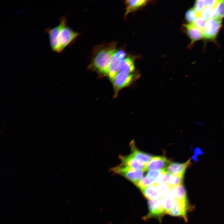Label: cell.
<instances>
[{
  "instance_id": "obj_1",
  "label": "cell",
  "mask_w": 224,
  "mask_h": 224,
  "mask_svg": "<svg viewBox=\"0 0 224 224\" xmlns=\"http://www.w3.org/2000/svg\"><path fill=\"white\" fill-rule=\"evenodd\" d=\"M116 44L114 42L99 47L93 57V67L100 73L107 74L110 63L116 51Z\"/></svg>"
},
{
  "instance_id": "obj_2",
  "label": "cell",
  "mask_w": 224,
  "mask_h": 224,
  "mask_svg": "<svg viewBox=\"0 0 224 224\" xmlns=\"http://www.w3.org/2000/svg\"><path fill=\"white\" fill-rule=\"evenodd\" d=\"M115 174L121 175L135 184L142 177L144 171L134 170L130 167L120 164L111 169Z\"/></svg>"
},
{
  "instance_id": "obj_3",
  "label": "cell",
  "mask_w": 224,
  "mask_h": 224,
  "mask_svg": "<svg viewBox=\"0 0 224 224\" xmlns=\"http://www.w3.org/2000/svg\"><path fill=\"white\" fill-rule=\"evenodd\" d=\"M79 34L72 30L70 27H65L59 34L57 40V46L56 52H62L79 35Z\"/></svg>"
},
{
  "instance_id": "obj_4",
  "label": "cell",
  "mask_w": 224,
  "mask_h": 224,
  "mask_svg": "<svg viewBox=\"0 0 224 224\" xmlns=\"http://www.w3.org/2000/svg\"><path fill=\"white\" fill-rule=\"evenodd\" d=\"M163 198H161L156 200H148V213L144 217V220L155 218L161 221L162 217L166 213L163 204Z\"/></svg>"
},
{
  "instance_id": "obj_5",
  "label": "cell",
  "mask_w": 224,
  "mask_h": 224,
  "mask_svg": "<svg viewBox=\"0 0 224 224\" xmlns=\"http://www.w3.org/2000/svg\"><path fill=\"white\" fill-rule=\"evenodd\" d=\"M222 19L215 17L207 21L203 32V38L208 40H214L222 27Z\"/></svg>"
},
{
  "instance_id": "obj_6",
  "label": "cell",
  "mask_w": 224,
  "mask_h": 224,
  "mask_svg": "<svg viewBox=\"0 0 224 224\" xmlns=\"http://www.w3.org/2000/svg\"><path fill=\"white\" fill-rule=\"evenodd\" d=\"M67 20L64 16L60 19V23L57 26L52 28L48 27L45 30V32L48 35L50 47L52 50L56 52L58 36L61 31L66 26Z\"/></svg>"
},
{
  "instance_id": "obj_7",
  "label": "cell",
  "mask_w": 224,
  "mask_h": 224,
  "mask_svg": "<svg viewBox=\"0 0 224 224\" xmlns=\"http://www.w3.org/2000/svg\"><path fill=\"white\" fill-rule=\"evenodd\" d=\"M126 54L123 50L116 51L110 63L107 75L112 82L118 73L119 62L125 58Z\"/></svg>"
},
{
  "instance_id": "obj_8",
  "label": "cell",
  "mask_w": 224,
  "mask_h": 224,
  "mask_svg": "<svg viewBox=\"0 0 224 224\" xmlns=\"http://www.w3.org/2000/svg\"><path fill=\"white\" fill-rule=\"evenodd\" d=\"M171 162L166 157L153 156L146 166V171L165 169Z\"/></svg>"
},
{
  "instance_id": "obj_9",
  "label": "cell",
  "mask_w": 224,
  "mask_h": 224,
  "mask_svg": "<svg viewBox=\"0 0 224 224\" xmlns=\"http://www.w3.org/2000/svg\"><path fill=\"white\" fill-rule=\"evenodd\" d=\"M189 207L188 201L175 200L174 207L167 214L172 216L181 217L186 222L187 221V214Z\"/></svg>"
},
{
  "instance_id": "obj_10",
  "label": "cell",
  "mask_w": 224,
  "mask_h": 224,
  "mask_svg": "<svg viewBox=\"0 0 224 224\" xmlns=\"http://www.w3.org/2000/svg\"><path fill=\"white\" fill-rule=\"evenodd\" d=\"M134 78V75L131 73L120 72L117 74L112 82L115 89L119 90L130 84Z\"/></svg>"
},
{
  "instance_id": "obj_11",
  "label": "cell",
  "mask_w": 224,
  "mask_h": 224,
  "mask_svg": "<svg viewBox=\"0 0 224 224\" xmlns=\"http://www.w3.org/2000/svg\"><path fill=\"white\" fill-rule=\"evenodd\" d=\"M120 164L138 170L146 171V166L130 154L126 156L120 155Z\"/></svg>"
},
{
  "instance_id": "obj_12",
  "label": "cell",
  "mask_w": 224,
  "mask_h": 224,
  "mask_svg": "<svg viewBox=\"0 0 224 224\" xmlns=\"http://www.w3.org/2000/svg\"><path fill=\"white\" fill-rule=\"evenodd\" d=\"M130 146L131 150L130 154L136 159L145 165H146L153 157L152 155L138 149L133 140H132L130 142Z\"/></svg>"
},
{
  "instance_id": "obj_13",
  "label": "cell",
  "mask_w": 224,
  "mask_h": 224,
  "mask_svg": "<svg viewBox=\"0 0 224 224\" xmlns=\"http://www.w3.org/2000/svg\"><path fill=\"white\" fill-rule=\"evenodd\" d=\"M191 164L190 159L184 163L171 162L165 170L172 175H184L185 170Z\"/></svg>"
},
{
  "instance_id": "obj_14",
  "label": "cell",
  "mask_w": 224,
  "mask_h": 224,
  "mask_svg": "<svg viewBox=\"0 0 224 224\" xmlns=\"http://www.w3.org/2000/svg\"><path fill=\"white\" fill-rule=\"evenodd\" d=\"M187 34L191 41V44L203 38V31L195 27L192 23L185 26Z\"/></svg>"
},
{
  "instance_id": "obj_15",
  "label": "cell",
  "mask_w": 224,
  "mask_h": 224,
  "mask_svg": "<svg viewBox=\"0 0 224 224\" xmlns=\"http://www.w3.org/2000/svg\"><path fill=\"white\" fill-rule=\"evenodd\" d=\"M120 72L130 74L135 69L133 59L131 57L125 58L119 62V65Z\"/></svg>"
},
{
  "instance_id": "obj_16",
  "label": "cell",
  "mask_w": 224,
  "mask_h": 224,
  "mask_svg": "<svg viewBox=\"0 0 224 224\" xmlns=\"http://www.w3.org/2000/svg\"><path fill=\"white\" fill-rule=\"evenodd\" d=\"M170 195L175 200L187 201L186 191L183 184L172 187Z\"/></svg>"
},
{
  "instance_id": "obj_17",
  "label": "cell",
  "mask_w": 224,
  "mask_h": 224,
  "mask_svg": "<svg viewBox=\"0 0 224 224\" xmlns=\"http://www.w3.org/2000/svg\"><path fill=\"white\" fill-rule=\"evenodd\" d=\"M141 191L144 197L149 200H156L161 198L157 185L154 184Z\"/></svg>"
},
{
  "instance_id": "obj_18",
  "label": "cell",
  "mask_w": 224,
  "mask_h": 224,
  "mask_svg": "<svg viewBox=\"0 0 224 224\" xmlns=\"http://www.w3.org/2000/svg\"><path fill=\"white\" fill-rule=\"evenodd\" d=\"M148 1L145 0H129L126 1V10L125 15L144 6Z\"/></svg>"
},
{
  "instance_id": "obj_19",
  "label": "cell",
  "mask_w": 224,
  "mask_h": 224,
  "mask_svg": "<svg viewBox=\"0 0 224 224\" xmlns=\"http://www.w3.org/2000/svg\"><path fill=\"white\" fill-rule=\"evenodd\" d=\"M184 175H172L167 173L166 183L171 187L183 184Z\"/></svg>"
},
{
  "instance_id": "obj_20",
  "label": "cell",
  "mask_w": 224,
  "mask_h": 224,
  "mask_svg": "<svg viewBox=\"0 0 224 224\" xmlns=\"http://www.w3.org/2000/svg\"><path fill=\"white\" fill-rule=\"evenodd\" d=\"M205 21H208L214 16V8L205 7L200 12L197 14Z\"/></svg>"
},
{
  "instance_id": "obj_21",
  "label": "cell",
  "mask_w": 224,
  "mask_h": 224,
  "mask_svg": "<svg viewBox=\"0 0 224 224\" xmlns=\"http://www.w3.org/2000/svg\"><path fill=\"white\" fill-rule=\"evenodd\" d=\"M155 180L154 179L146 176L143 177L134 184L141 190L154 184Z\"/></svg>"
},
{
  "instance_id": "obj_22",
  "label": "cell",
  "mask_w": 224,
  "mask_h": 224,
  "mask_svg": "<svg viewBox=\"0 0 224 224\" xmlns=\"http://www.w3.org/2000/svg\"><path fill=\"white\" fill-rule=\"evenodd\" d=\"M175 203V199L170 195L163 198V204L166 214L173 208Z\"/></svg>"
},
{
  "instance_id": "obj_23",
  "label": "cell",
  "mask_w": 224,
  "mask_h": 224,
  "mask_svg": "<svg viewBox=\"0 0 224 224\" xmlns=\"http://www.w3.org/2000/svg\"><path fill=\"white\" fill-rule=\"evenodd\" d=\"M157 188L161 198H164L170 194L172 187L164 184L157 185Z\"/></svg>"
},
{
  "instance_id": "obj_24",
  "label": "cell",
  "mask_w": 224,
  "mask_h": 224,
  "mask_svg": "<svg viewBox=\"0 0 224 224\" xmlns=\"http://www.w3.org/2000/svg\"><path fill=\"white\" fill-rule=\"evenodd\" d=\"M214 8V17L221 19L224 17V0H219Z\"/></svg>"
},
{
  "instance_id": "obj_25",
  "label": "cell",
  "mask_w": 224,
  "mask_h": 224,
  "mask_svg": "<svg viewBox=\"0 0 224 224\" xmlns=\"http://www.w3.org/2000/svg\"><path fill=\"white\" fill-rule=\"evenodd\" d=\"M206 23L207 21L204 20L201 16H197L192 24L203 32L206 27Z\"/></svg>"
},
{
  "instance_id": "obj_26",
  "label": "cell",
  "mask_w": 224,
  "mask_h": 224,
  "mask_svg": "<svg viewBox=\"0 0 224 224\" xmlns=\"http://www.w3.org/2000/svg\"><path fill=\"white\" fill-rule=\"evenodd\" d=\"M197 16V13L194 8H191L189 9L185 14L186 20L189 24L192 23Z\"/></svg>"
},
{
  "instance_id": "obj_27",
  "label": "cell",
  "mask_w": 224,
  "mask_h": 224,
  "mask_svg": "<svg viewBox=\"0 0 224 224\" xmlns=\"http://www.w3.org/2000/svg\"><path fill=\"white\" fill-rule=\"evenodd\" d=\"M205 6V0H198L195 2L193 8L198 14L200 12Z\"/></svg>"
},
{
  "instance_id": "obj_28",
  "label": "cell",
  "mask_w": 224,
  "mask_h": 224,
  "mask_svg": "<svg viewBox=\"0 0 224 224\" xmlns=\"http://www.w3.org/2000/svg\"><path fill=\"white\" fill-rule=\"evenodd\" d=\"M162 170H149L147 173L146 176L156 180L161 174Z\"/></svg>"
},
{
  "instance_id": "obj_29",
  "label": "cell",
  "mask_w": 224,
  "mask_h": 224,
  "mask_svg": "<svg viewBox=\"0 0 224 224\" xmlns=\"http://www.w3.org/2000/svg\"><path fill=\"white\" fill-rule=\"evenodd\" d=\"M219 0H205L206 7L214 8Z\"/></svg>"
},
{
  "instance_id": "obj_30",
  "label": "cell",
  "mask_w": 224,
  "mask_h": 224,
  "mask_svg": "<svg viewBox=\"0 0 224 224\" xmlns=\"http://www.w3.org/2000/svg\"><path fill=\"white\" fill-rule=\"evenodd\" d=\"M109 224H112V223H110Z\"/></svg>"
}]
</instances>
